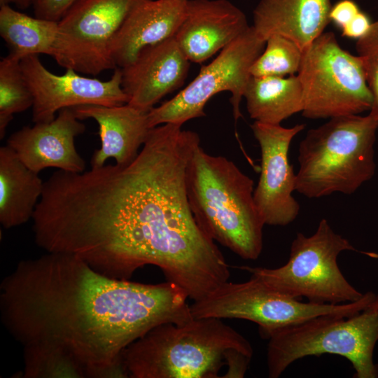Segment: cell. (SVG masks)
Instances as JSON below:
<instances>
[{
	"mask_svg": "<svg viewBox=\"0 0 378 378\" xmlns=\"http://www.w3.org/2000/svg\"><path fill=\"white\" fill-rule=\"evenodd\" d=\"M302 58V49L292 40L279 34L270 36L264 50L252 64V76L286 77L298 74Z\"/></svg>",
	"mask_w": 378,
	"mask_h": 378,
	"instance_id": "d4e9b609",
	"label": "cell"
},
{
	"mask_svg": "<svg viewBox=\"0 0 378 378\" xmlns=\"http://www.w3.org/2000/svg\"><path fill=\"white\" fill-rule=\"evenodd\" d=\"M24 346L22 378H88L83 365L57 346L36 343Z\"/></svg>",
	"mask_w": 378,
	"mask_h": 378,
	"instance_id": "603a6c76",
	"label": "cell"
},
{
	"mask_svg": "<svg viewBox=\"0 0 378 378\" xmlns=\"http://www.w3.org/2000/svg\"><path fill=\"white\" fill-rule=\"evenodd\" d=\"M232 349L252 357L250 342L214 317L160 324L130 344L123 363L132 378H217Z\"/></svg>",
	"mask_w": 378,
	"mask_h": 378,
	"instance_id": "277c9868",
	"label": "cell"
},
{
	"mask_svg": "<svg viewBox=\"0 0 378 378\" xmlns=\"http://www.w3.org/2000/svg\"><path fill=\"white\" fill-rule=\"evenodd\" d=\"M187 293L167 281L146 284L107 276L78 256L48 252L20 261L0 286L1 320L23 346L60 347L88 378L128 377L125 349L163 323L193 318Z\"/></svg>",
	"mask_w": 378,
	"mask_h": 378,
	"instance_id": "7a4b0ae2",
	"label": "cell"
},
{
	"mask_svg": "<svg viewBox=\"0 0 378 378\" xmlns=\"http://www.w3.org/2000/svg\"><path fill=\"white\" fill-rule=\"evenodd\" d=\"M189 62L174 36L144 48L130 64L121 68L127 104L145 112L150 111L183 83Z\"/></svg>",
	"mask_w": 378,
	"mask_h": 378,
	"instance_id": "2e32d148",
	"label": "cell"
},
{
	"mask_svg": "<svg viewBox=\"0 0 378 378\" xmlns=\"http://www.w3.org/2000/svg\"><path fill=\"white\" fill-rule=\"evenodd\" d=\"M44 182L7 145L0 148V223L6 229L32 218Z\"/></svg>",
	"mask_w": 378,
	"mask_h": 378,
	"instance_id": "ffe728a7",
	"label": "cell"
},
{
	"mask_svg": "<svg viewBox=\"0 0 378 378\" xmlns=\"http://www.w3.org/2000/svg\"><path fill=\"white\" fill-rule=\"evenodd\" d=\"M246 108L255 121L281 125L303 109V90L298 76H252L244 93Z\"/></svg>",
	"mask_w": 378,
	"mask_h": 378,
	"instance_id": "44dd1931",
	"label": "cell"
},
{
	"mask_svg": "<svg viewBox=\"0 0 378 378\" xmlns=\"http://www.w3.org/2000/svg\"><path fill=\"white\" fill-rule=\"evenodd\" d=\"M265 41L249 28L220 50L197 76L171 99L148 113L151 128L167 123L183 125L204 116L208 101L215 94L228 91L234 120L241 117L240 103L251 77L250 69L264 50Z\"/></svg>",
	"mask_w": 378,
	"mask_h": 378,
	"instance_id": "30bf717a",
	"label": "cell"
},
{
	"mask_svg": "<svg viewBox=\"0 0 378 378\" xmlns=\"http://www.w3.org/2000/svg\"><path fill=\"white\" fill-rule=\"evenodd\" d=\"M297 75L307 118L359 115L371 108L361 59L343 49L332 31L323 32L302 51Z\"/></svg>",
	"mask_w": 378,
	"mask_h": 378,
	"instance_id": "9c48e42d",
	"label": "cell"
},
{
	"mask_svg": "<svg viewBox=\"0 0 378 378\" xmlns=\"http://www.w3.org/2000/svg\"><path fill=\"white\" fill-rule=\"evenodd\" d=\"M356 50L361 59L372 97L369 113L378 120V20L372 23L369 31L357 39Z\"/></svg>",
	"mask_w": 378,
	"mask_h": 378,
	"instance_id": "484cf974",
	"label": "cell"
},
{
	"mask_svg": "<svg viewBox=\"0 0 378 378\" xmlns=\"http://www.w3.org/2000/svg\"><path fill=\"white\" fill-rule=\"evenodd\" d=\"M344 251L361 253L378 258L373 252L360 251L336 233L322 218L310 236L297 233L293 240L287 262L277 268L237 267L256 276L289 296L317 304H337L358 300L363 295L344 277L337 258Z\"/></svg>",
	"mask_w": 378,
	"mask_h": 378,
	"instance_id": "52a82bcc",
	"label": "cell"
},
{
	"mask_svg": "<svg viewBox=\"0 0 378 378\" xmlns=\"http://www.w3.org/2000/svg\"><path fill=\"white\" fill-rule=\"evenodd\" d=\"M80 120L72 108H65L51 122L25 126L13 133L6 145L36 173L50 167L81 173L85 162L75 146L76 137L85 130Z\"/></svg>",
	"mask_w": 378,
	"mask_h": 378,
	"instance_id": "5bb4252c",
	"label": "cell"
},
{
	"mask_svg": "<svg viewBox=\"0 0 378 378\" xmlns=\"http://www.w3.org/2000/svg\"><path fill=\"white\" fill-rule=\"evenodd\" d=\"M253 181L232 161L199 145L190 160L186 188L192 214L214 241L245 260L262 250L264 221L253 197Z\"/></svg>",
	"mask_w": 378,
	"mask_h": 378,
	"instance_id": "3957f363",
	"label": "cell"
},
{
	"mask_svg": "<svg viewBox=\"0 0 378 378\" xmlns=\"http://www.w3.org/2000/svg\"><path fill=\"white\" fill-rule=\"evenodd\" d=\"M58 22L31 17L9 5L0 8V35L10 53L20 59L26 56L52 55Z\"/></svg>",
	"mask_w": 378,
	"mask_h": 378,
	"instance_id": "7402d4cb",
	"label": "cell"
},
{
	"mask_svg": "<svg viewBox=\"0 0 378 378\" xmlns=\"http://www.w3.org/2000/svg\"><path fill=\"white\" fill-rule=\"evenodd\" d=\"M10 3H13V0H0L1 6L9 5Z\"/></svg>",
	"mask_w": 378,
	"mask_h": 378,
	"instance_id": "1f68e13d",
	"label": "cell"
},
{
	"mask_svg": "<svg viewBox=\"0 0 378 378\" xmlns=\"http://www.w3.org/2000/svg\"><path fill=\"white\" fill-rule=\"evenodd\" d=\"M24 78L32 92V121L49 122L65 108L83 105L114 106L128 103L122 87V69L117 67L108 80L82 76L71 69L56 75L41 63L38 55L21 59Z\"/></svg>",
	"mask_w": 378,
	"mask_h": 378,
	"instance_id": "7c38bea8",
	"label": "cell"
},
{
	"mask_svg": "<svg viewBox=\"0 0 378 378\" xmlns=\"http://www.w3.org/2000/svg\"><path fill=\"white\" fill-rule=\"evenodd\" d=\"M20 59L11 54L0 62V138L13 115L23 112L34 104L32 92L24 78Z\"/></svg>",
	"mask_w": 378,
	"mask_h": 378,
	"instance_id": "cb8c5ba5",
	"label": "cell"
},
{
	"mask_svg": "<svg viewBox=\"0 0 378 378\" xmlns=\"http://www.w3.org/2000/svg\"><path fill=\"white\" fill-rule=\"evenodd\" d=\"M17 7L21 9H26L33 5L34 0H13Z\"/></svg>",
	"mask_w": 378,
	"mask_h": 378,
	"instance_id": "4dcf8cb0",
	"label": "cell"
},
{
	"mask_svg": "<svg viewBox=\"0 0 378 378\" xmlns=\"http://www.w3.org/2000/svg\"><path fill=\"white\" fill-rule=\"evenodd\" d=\"M181 126L152 128L127 164L54 172L32 218L38 246L120 280L155 265L193 301L227 281L229 266L189 204L187 169L200 139Z\"/></svg>",
	"mask_w": 378,
	"mask_h": 378,
	"instance_id": "6da1fadb",
	"label": "cell"
},
{
	"mask_svg": "<svg viewBox=\"0 0 378 378\" xmlns=\"http://www.w3.org/2000/svg\"><path fill=\"white\" fill-rule=\"evenodd\" d=\"M261 153V171L253 197L265 225L285 226L293 222L300 204L293 196L296 174L288 161V150L293 138L304 127H291L257 121L251 125Z\"/></svg>",
	"mask_w": 378,
	"mask_h": 378,
	"instance_id": "4fadbf2b",
	"label": "cell"
},
{
	"mask_svg": "<svg viewBox=\"0 0 378 378\" xmlns=\"http://www.w3.org/2000/svg\"><path fill=\"white\" fill-rule=\"evenodd\" d=\"M331 8V0H260L253 12L252 27L265 41L279 34L303 51L324 32Z\"/></svg>",
	"mask_w": 378,
	"mask_h": 378,
	"instance_id": "d6986e66",
	"label": "cell"
},
{
	"mask_svg": "<svg viewBox=\"0 0 378 378\" xmlns=\"http://www.w3.org/2000/svg\"><path fill=\"white\" fill-rule=\"evenodd\" d=\"M376 293L368 291L355 302L331 304L302 302L251 276L244 282L226 281L190 305L193 318L248 320L262 337L273 331L320 315L353 316L367 307Z\"/></svg>",
	"mask_w": 378,
	"mask_h": 378,
	"instance_id": "ba28073f",
	"label": "cell"
},
{
	"mask_svg": "<svg viewBox=\"0 0 378 378\" xmlns=\"http://www.w3.org/2000/svg\"><path fill=\"white\" fill-rule=\"evenodd\" d=\"M251 358V356L238 349H230L225 357V366H227V370L222 377H244Z\"/></svg>",
	"mask_w": 378,
	"mask_h": 378,
	"instance_id": "83f0119b",
	"label": "cell"
},
{
	"mask_svg": "<svg viewBox=\"0 0 378 378\" xmlns=\"http://www.w3.org/2000/svg\"><path fill=\"white\" fill-rule=\"evenodd\" d=\"M135 0H78L58 21L51 57L78 73L97 76L117 68L111 41Z\"/></svg>",
	"mask_w": 378,
	"mask_h": 378,
	"instance_id": "8fae6325",
	"label": "cell"
},
{
	"mask_svg": "<svg viewBox=\"0 0 378 378\" xmlns=\"http://www.w3.org/2000/svg\"><path fill=\"white\" fill-rule=\"evenodd\" d=\"M372 22L364 13L360 11L353 20L342 28V36L358 39L370 29Z\"/></svg>",
	"mask_w": 378,
	"mask_h": 378,
	"instance_id": "f546056e",
	"label": "cell"
},
{
	"mask_svg": "<svg viewBox=\"0 0 378 378\" xmlns=\"http://www.w3.org/2000/svg\"><path fill=\"white\" fill-rule=\"evenodd\" d=\"M189 0H135L110 47L117 67L130 64L144 48L176 34Z\"/></svg>",
	"mask_w": 378,
	"mask_h": 378,
	"instance_id": "e0dca14e",
	"label": "cell"
},
{
	"mask_svg": "<svg viewBox=\"0 0 378 378\" xmlns=\"http://www.w3.org/2000/svg\"><path fill=\"white\" fill-rule=\"evenodd\" d=\"M358 5L352 0H340L332 6L329 18L340 29L349 23L360 12Z\"/></svg>",
	"mask_w": 378,
	"mask_h": 378,
	"instance_id": "f1b7e54d",
	"label": "cell"
},
{
	"mask_svg": "<svg viewBox=\"0 0 378 378\" xmlns=\"http://www.w3.org/2000/svg\"><path fill=\"white\" fill-rule=\"evenodd\" d=\"M249 27L244 13L228 0H189L174 37L190 62L202 63Z\"/></svg>",
	"mask_w": 378,
	"mask_h": 378,
	"instance_id": "9a60e30c",
	"label": "cell"
},
{
	"mask_svg": "<svg viewBox=\"0 0 378 378\" xmlns=\"http://www.w3.org/2000/svg\"><path fill=\"white\" fill-rule=\"evenodd\" d=\"M377 130L370 113L333 117L309 130L299 146L295 190L308 198L354 193L375 174Z\"/></svg>",
	"mask_w": 378,
	"mask_h": 378,
	"instance_id": "5b68a950",
	"label": "cell"
},
{
	"mask_svg": "<svg viewBox=\"0 0 378 378\" xmlns=\"http://www.w3.org/2000/svg\"><path fill=\"white\" fill-rule=\"evenodd\" d=\"M270 378H278L294 361L330 354L349 360L355 378H378L373 360L378 342V294L360 312L351 316L320 315L279 328L267 337Z\"/></svg>",
	"mask_w": 378,
	"mask_h": 378,
	"instance_id": "8992f818",
	"label": "cell"
},
{
	"mask_svg": "<svg viewBox=\"0 0 378 378\" xmlns=\"http://www.w3.org/2000/svg\"><path fill=\"white\" fill-rule=\"evenodd\" d=\"M78 0H34L35 17L58 22Z\"/></svg>",
	"mask_w": 378,
	"mask_h": 378,
	"instance_id": "4316f807",
	"label": "cell"
},
{
	"mask_svg": "<svg viewBox=\"0 0 378 378\" xmlns=\"http://www.w3.org/2000/svg\"><path fill=\"white\" fill-rule=\"evenodd\" d=\"M80 120L92 118L99 127L101 147L94 152L92 168L113 158L117 164H127L139 153L150 130L148 113L128 104L114 106L83 105L72 108Z\"/></svg>",
	"mask_w": 378,
	"mask_h": 378,
	"instance_id": "ac0fdd59",
	"label": "cell"
}]
</instances>
